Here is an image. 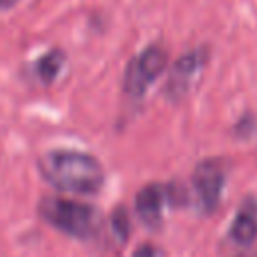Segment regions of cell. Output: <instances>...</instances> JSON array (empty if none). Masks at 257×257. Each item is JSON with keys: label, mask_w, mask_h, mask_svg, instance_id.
Masks as SVG:
<instances>
[{"label": "cell", "mask_w": 257, "mask_h": 257, "mask_svg": "<svg viewBox=\"0 0 257 257\" xmlns=\"http://www.w3.org/2000/svg\"><path fill=\"white\" fill-rule=\"evenodd\" d=\"M171 199H173L171 187H163L159 183L145 185L135 197V207H137V213H139L141 221L147 227H159L161 221H163L165 203L171 201Z\"/></svg>", "instance_id": "8992f818"}, {"label": "cell", "mask_w": 257, "mask_h": 257, "mask_svg": "<svg viewBox=\"0 0 257 257\" xmlns=\"http://www.w3.org/2000/svg\"><path fill=\"white\" fill-rule=\"evenodd\" d=\"M38 169L52 187L68 193L92 195L104 183V171L98 159L80 151H48L38 159Z\"/></svg>", "instance_id": "6da1fadb"}, {"label": "cell", "mask_w": 257, "mask_h": 257, "mask_svg": "<svg viewBox=\"0 0 257 257\" xmlns=\"http://www.w3.org/2000/svg\"><path fill=\"white\" fill-rule=\"evenodd\" d=\"M225 187V167L217 159L201 161L193 171V189L199 201V207L205 213H211L219 207Z\"/></svg>", "instance_id": "277c9868"}, {"label": "cell", "mask_w": 257, "mask_h": 257, "mask_svg": "<svg viewBox=\"0 0 257 257\" xmlns=\"http://www.w3.org/2000/svg\"><path fill=\"white\" fill-rule=\"evenodd\" d=\"M133 257H157V251H155L153 245H141V247L133 253Z\"/></svg>", "instance_id": "30bf717a"}, {"label": "cell", "mask_w": 257, "mask_h": 257, "mask_svg": "<svg viewBox=\"0 0 257 257\" xmlns=\"http://www.w3.org/2000/svg\"><path fill=\"white\" fill-rule=\"evenodd\" d=\"M229 237L241 247H249L257 239V201L255 199L243 201V205L239 207L231 223Z\"/></svg>", "instance_id": "52a82bcc"}, {"label": "cell", "mask_w": 257, "mask_h": 257, "mask_svg": "<svg viewBox=\"0 0 257 257\" xmlns=\"http://www.w3.org/2000/svg\"><path fill=\"white\" fill-rule=\"evenodd\" d=\"M110 223H112V231L116 235V239L122 243L128 235V217H126V211L122 207H116L112 217H110Z\"/></svg>", "instance_id": "9c48e42d"}, {"label": "cell", "mask_w": 257, "mask_h": 257, "mask_svg": "<svg viewBox=\"0 0 257 257\" xmlns=\"http://www.w3.org/2000/svg\"><path fill=\"white\" fill-rule=\"evenodd\" d=\"M38 213L58 231L78 239L90 237L98 225V213L94 207L62 197H44L38 203Z\"/></svg>", "instance_id": "7a4b0ae2"}, {"label": "cell", "mask_w": 257, "mask_h": 257, "mask_svg": "<svg viewBox=\"0 0 257 257\" xmlns=\"http://www.w3.org/2000/svg\"><path fill=\"white\" fill-rule=\"evenodd\" d=\"M64 60H66V56H64L62 50H58V48L48 50V52L42 54V56L36 60V64H34L36 76H38L42 82H52V80L58 76V72L62 70Z\"/></svg>", "instance_id": "ba28073f"}, {"label": "cell", "mask_w": 257, "mask_h": 257, "mask_svg": "<svg viewBox=\"0 0 257 257\" xmlns=\"http://www.w3.org/2000/svg\"><path fill=\"white\" fill-rule=\"evenodd\" d=\"M205 66V52L203 50H191L177 58L169 70V78L165 84V92L169 98L179 100L183 98L199 80Z\"/></svg>", "instance_id": "5b68a950"}, {"label": "cell", "mask_w": 257, "mask_h": 257, "mask_svg": "<svg viewBox=\"0 0 257 257\" xmlns=\"http://www.w3.org/2000/svg\"><path fill=\"white\" fill-rule=\"evenodd\" d=\"M169 64V56L167 50L159 44H151L147 46L143 52H139L135 58H131L124 76H122V84H124V92L131 96H141L167 68Z\"/></svg>", "instance_id": "3957f363"}, {"label": "cell", "mask_w": 257, "mask_h": 257, "mask_svg": "<svg viewBox=\"0 0 257 257\" xmlns=\"http://www.w3.org/2000/svg\"><path fill=\"white\" fill-rule=\"evenodd\" d=\"M239 257H257V253H245V255H239Z\"/></svg>", "instance_id": "7c38bea8"}, {"label": "cell", "mask_w": 257, "mask_h": 257, "mask_svg": "<svg viewBox=\"0 0 257 257\" xmlns=\"http://www.w3.org/2000/svg\"><path fill=\"white\" fill-rule=\"evenodd\" d=\"M20 0H0V8H12V6H16Z\"/></svg>", "instance_id": "8fae6325"}]
</instances>
